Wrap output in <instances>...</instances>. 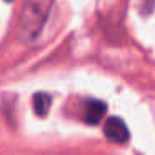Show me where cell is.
Masks as SVG:
<instances>
[{
    "mask_svg": "<svg viewBox=\"0 0 155 155\" xmlns=\"http://www.w3.org/2000/svg\"><path fill=\"white\" fill-rule=\"evenodd\" d=\"M54 0H27L18 20V34L22 40L32 42L40 35Z\"/></svg>",
    "mask_w": 155,
    "mask_h": 155,
    "instance_id": "1",
    "label": "cell"
},
{
    "mask_svg": "<svg viewBox=\"0 0 155 155\" xmlns=\"http://www.w3.org/2000/svg\"><path fill=\"white\" fill-rule=\"evenodd\" d=\"M105 107L104 102L100 100H87L84 105V120L87 122L88 125H97L98 122L104 118L105 115Z\"/></svg>",
    "mask_w": 155,
    "mask_h": 155,
    "instance_id": "3",
    "label": "cell"
},
{
    "mask_svg": "<svg viewBox=\"0 0 155 155\" xmlns=\"http://www.w3.org/2000/svg\"><path fill=\"white\" fill-rule=\"evenodd\" d=\"M7 2H12V0H7Z\"/></svg>",
    "mask_w": 155,
    "mask_h": 155,
    "instance_id": "5",
    "label": "cell"
},
{
    "mask_svg": "<svg viewBox=\"0 0 155 155\" xmlns=\"http://www.w3.org/2000/svg\"><path fill=\"white\" fill-rule=\"evenodd\" d=\"M52 98L48 94H35L34 95V110L38 117H45L50 110Z\"/></svg>",
    "mask_w": 155,
    "mask_h": 155,
    "instance_id": "4",
    "label": "cell"
},
{
    "mask_svg": "<svg viewBox=\"0 0 155 155\" xmlns=\"http://www.w3.org/2000/svg\"><path fill=\"white\" fill-rule=\"evenodd\" d=\"M104 134H105V137L110 142H114V143H125V142L128 140V137H130V132H128L125 122L118 117H112L105 122Z\"/></svg>",
    "mask_w": 155,
    "mask_h": 155,
    "instance_id": "2",
    "label": "cell"
}]
</instances>
